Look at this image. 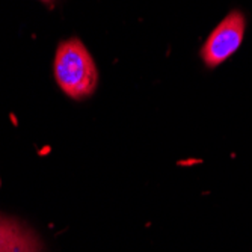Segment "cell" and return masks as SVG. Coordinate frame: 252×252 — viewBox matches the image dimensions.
I'll use <instances>...</instances> for the list:
<instances>
[{
	"label": "cell",
	"mask_w": 252,
	"mask_h": 252,
	"mask_svg": "<svg viewBox=\"0 0 252 252\" xmlns=\"http://www.w3.org/2000/svg\"><path fill=\"white\" fill-rule=\"evenodd\" d=\"M55 79L70 98L83 100L94 93L98 73L83 42L73 38L59 45L55 56Z\"/></svg>",
	"instance_id": "obj_1"
},
{
	"label": "cell",
	"mask_w": 252,
	"mask_h": 252,
	"mask_svg": "<svg viewBox=\"0 0 252 252\" xmlns=\"http://www.w3.org/2000/svg\"><path fill=\"white\" fill-rule=\"evenodd\" d=\"M246 21L240 11H233L228 14L201 49V58L209 68H215L233 56L243 41Z\"/></svg>",
	"instance_id": "obj_2"
},
{
	"label": "cell",
	"mask_w": 252,
	"mask_h": 252,
	"mask_svg": "<svg viewBox=\"0 0 252 252\" xmlns=\"http://www.w3.org/2000/svg\"><path fill=\"white\" fill-rule=\"evenodd\" d=\"M0 252H44V245L28 225L0 215Z\"/></svg>",
	"instance_id": "obj_3"
},
{
	"label": "cell",
	"mask_w": 252,
	"mask_h": 252,
	"mask_svg": "<svg viewBox=\"0 0 252 252\" xmlns=\"http://www.w3.org/2000/svg\"><path fill=\"white\" fill-rule=\"evenodd\" d=\"M44 2H47V0H44Z\"/></svg>",
	"instance_id": "obj_4"
}]
</instances>
